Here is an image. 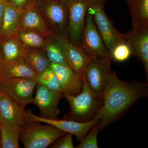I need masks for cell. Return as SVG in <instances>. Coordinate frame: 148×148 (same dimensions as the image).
Here are the masks:
<instances>
[{"instance_id":"cell-32","label":"cell","mask_w":148,"mask_h":148,"mask_svg":"<svg viewBox=\"0 0 148 148\" xmlns=\"http://www.w3.org/2000/svg\"><path fill=\"white\" fill-rule=\"evenodd\" d=\"M92 1H95V2L101 4V5L104 6L106 0H92Z\"/></svg>"},{"instance_id":"cell-29","label":"cell","mask_w":148,"mask_h":148,"mask_svg":"<svg viewBox=\"0 0 148 148\" xmlns=\"http://www.w3.org/2000/svg\"><path fill=\"white\" fill-rule=\"evenodd\" d=\"M7 3L21 11L35 3L36 0H7Z\"/></svg>"},{"instance_id":"cell-11","label":"cell","mask_w":148,"mask_h":148,"mask_svg":"<svg viewBox=\"0 0 148 148\" xmlns=\"http://www.w3.org/2000/svg\"><path fill=\"white\" fill-rule=\"evenodd\" d=\"M35 97L32 104L36 105L40 111V117L47 119H58L61 111L58 105L64 97V93L49 90L42 85L37 84Z\"/></svg>"},{"instance_id":"cell-13","label":"cell","mask_w":148,"mask_h":148,"mask_svg":"<svg viewBox=\"0 0 148 148\" xmlns=\"http://www.w3.org/2000/svg\"><path fill=\"white\" fill-rule=\"evenodd\" d=\"M50 66L58 77L64 94L77 95L81 92L83 78L69 66L51 63Z\"/></svg>"},{"instance_id":"cell-35","label":"cell","mask_w":148,"mask_h":148,"mask_svg":"<svg viewBox=\"0 0 148 148\" xmlns=\"http://www.w3.org/2000/svg\"><path fill=\"white\" fill-rule=\"evenodd\" d=\"M59 1H62L63 2H66L68 0H59Z\"/></svg>"},{"instance_id":"cell-28","label":"cell","mask_w":148,"mask_h":148,"mask_svg":"<svg viewBox=\"0 0 148 148\" xmlns=\"http://www.w3.org/2000/svg\"><path fill=\"white\" fill-rule=\"evenodd\" d=\"M73 135L71 133H66L55 140L49 147L53 148H75L73 143Z\"/></svg>"},{"instance_id":"cell-15","label":"cell","mask_w":148,"mask_h":148,"mask_svg":"<svg viewBox=\"0 0 148 148\" xmlns=\"http://www.w3.org/2000/svg\"><path fill=\"white\" fill-rule=\"evenodd\" d=\"M64 45L69 66L76 73L83 77L91 56L88 55L79 45L71 42L66 37L64 38Z\"/></svg>"},{"instance_id":"cell-17","label":"cell","mask_w":148,"mask_h":148,"mask_svg":"<svg viewBox=\"0 0 148 148\" xmlns=\"http://www.w3.org/2000/svg\"><path fill=\"white\" fill-rule=\"evenodd\" d=\"M131 16L132 30L148 29V0H126Z\"/></svg>"},{"instance_id":"cell-3","label":"cell","mask_w":148,"mask_h":148,"mask_svg":"<svg viewBox=\"0 0 148 148\" xmlns=\"http://www.w3.org/2000/svg\"><path fill=\"white\" fill-rule=\"evenodd\" d=\"M66 133L50 124L28 121L21 127L19 140L25 148H46Z\"/></svg>"},{"instance_id":"cell-34","label":"cell","mask_w":148,"mask_h":148,"mask_svg":"<svg viewBox=\"0 0 148 148\" xmlns=\"http://www.w3.org/2000/svg\"><path fill=\"white\" fill-rule=\"evenodd\" d=\"M0 148H1V135H0Z\"/></svg>"},{"instance_id":"cell-9","label":"cell","mask_w":148,"mask_h":148,"mask_svg":"<svg viewBox=\"0 0 148 148\" xmlns=\"http://www.w3.org/2000/svg\"><path fill=\"white\" fill-rule=\"evenodd\" d=\"M26 113L27 122L38 121L51 125L66 133L75 135L79 142L85 137L92 126L99 123V120L96 118L84 122L64 119H47L34 114L30 109L26 111Z\"/></svg>"},{"instance_id":"cell-26","label":"cell","mask_w":148,"mask_h":148,"mask_svg":"<svg viewBox=\"0 0 148 148\" xmlns=\"http://www.w3.org/2000/svg\"><path fill=\"white\" fill-rule=\"evenodd\" d=\"M37 81L38 84L42 85L49 90L63 93L58 77L50 66L38 75Z\"/></svg>"},{"instance_id":"cell-25","label":"cell","mask_w":148,"mask_h":148,"mask_svg":"<svg viewBox=\"0 0 148 148\" xmlns=\"http://www.w3.org/2000/svg\"><path fill=\"white\" fill-rule=\"evenodd\" d=\"M109 53L111 61L123 62L129 59L132 55V50L125 36L124 39L116 43Z\"/></svg>"},{"instance_id":"cell-10","label":"cell","mask_w":148,"mask_h":148,"mask_svg":"<svg viewBox=\"0 0 148 148\" xmlns=\"http://www.w3.org/2000/svg\"><path fill=\"white\" fill-rule=\"evenodd\" d=\"M79 45L91 56H104L110 58L108 51L95 26L92 14L88 11Z\"/></svg>"},{"instance_id":"cell-1","label":"cell","mask_w":148,"mask_h":148,"mask_svg":"<svg viewBox=\"0 0 148 148\" xmlns=\"http://www.w3.org/2000/svg\"><path fill=\"white\" fill-rule=\"evenodd\" d=\"M148 96L147 84L123 81L112 71L100 98L95 117L99 120L100 132L119 119L138 100Z\"/></svg>"},{"instance_id":"cell-20","label":"cell","mask_w":148,"mask_h":148,"mask_svg":"<svg viewBox=\"0 0 148 148\" xmlns=\"http://www.w3.org/2000/svg\"><path fill=\"white\" fill-rule=\"evenodd\" d=\"M21 12L12 5L6 3L0 40L16 34L20 29Z\"/></svg>"},{"instance_id":"cell-21","label":"cell","mask_w":148,"mask_h":148,"mask_svg":"<svg viewBox=\"0 0 148 148\" xmlns=\"http://www.w3.org/2000/svg\"><path fill=\"white\" fill-rule=\"evenodd\" d=\"M22 58L38 76L49 67L51 64L43 49L25 47Z\"/></svg>"},{"instance_id":"cell-12","label":"cell","mask_w":148,"mask_h":148,"mask_svg":"<svg viewBox=\"0 0 148 148\" xmlns=\"http://www.w3.org/2000/svg\"><path fill=\"white\" fill-rule=\"evenodd\" d=\"M27 122L25 108L0 92V124L24 126Z\"/></svg>"},{"instance_id":"cell-4","label":"cell","mask_w":148,"mask_h":148,"mask_svg":"<svg viewBox=\"0 0 148 148\" xmlns=\"http://www.w3.org/2000/svg\"><path fill=\"white\" fill-rule=\"evenodd\" d=\"M36 4L50 32L66 38L68 25L66 2L59 0H36Z\"/></svg>"},{"instance_id":"cell-31","label":"cell","mask_w":148,"mask_h":148,"mask_svg":"<svg viewBox=\"0 0 148 148\" xmlns=\"http://www.w3.org/2000/svg\"><path fill=\"white\" fill-rule=\"evenodd\" d=\"M5 64V62L3 58L2 53L1 47H0V79H1V76Z\"/></svg>"},{"instance_id":"cell-30","label":"cell","mask_w":148,"mask_h":148,"mask_svg":"<svg viewBox=\"0 0 148 148\" xmlns=\"http://www.w3.org/2000/svg\"><path fill=\"white\" fill-rule=\"evenodd\" d=\"M5 3H0V38H1V32L2 26L3 15Z\"/></svg>"},{"instance_id":"cell-16","label":"cell","mask_w":148,"mask_h":148,"mask_svg":"<svg viewBox=\"0 0 148 148\" xmlns=\"http://www.w3.org/2000/svg\"><path fill=\"white\" fill-rule=\"evenodd\" d=\"M20 29L36 31L46 37L51 33L40 13L36 3L21 11Z\"/></svg>"},{"instance_id":"cell-22","label":"cell","mask_w":148,"mask_h":148,"mask_svg":"<svg viewBox=\"0 0 148 148\" xmlns=\"http://www.w3.org/2000/svg\"><path fill=\"white\" fill-rule=\"evenodd\" d=\"M38 75L23 58L12 63H5L0 82L11 78H25L37 79Z\"/></svg>"},{"instance_id":"cell-24","label":"cell","mask_w":148,"mask_h":148,"mask_svg":"<svg viewBox=\"0 0 148 148\" xmlns=\"http://www.w3.org/2000/svg\"><path fill=\"white\" fill-rule=\"evenodd\" d=\"M16 34L20 41L26 48L43 49L44 47L47 37L39 32L20 29Z\"/></svg>"},{"instance_id":"cell-6","label":"cell","mask_w":148,"mask_h":148,"mask_svg":"<svg viewBox=\"0 0 148 148\" xmlns=\"http://www.w3.org/2000/svg\"><path fill=\"white\" fill-rule=\"evenodd\" d=\"M37 79L25 78H11L0 82V90L16 104L25 108L32 104Z\"/></svg>"},{"instance_id":"cell-23","label":"cell","mask_w":148,"mask_h":148,"mask_svg":"<svg viewBox=\"0 0 148 148\" xmlns=\"http://www.w3.org/2000/svg\"><path fill=\"white\" fill-rule=\"evenodd\" d=\"M21 127L0 124L1 148H21L18 141Z\"/></svg>"},{"instance_id":"cell-8","label":"cell","mask_w":148,"mask_h":148,"mask_svg":"<svg viewBox=\"0 0 148 148\" xmlns=\"http://www.w3.org/2000/svg\"><path fill=\"white\" fill-rule=\"evenodd\" d=\"M90 1L68 0L66 2L68 10L66 38L74 43L79 45Z\"/></svg>"},{"instance_id":"cell-27","label":"cell","mask_w":148,"mask_h":148,"mask_svg":"<svg viewBox=\"0 0 148 148\" xmlns=\"http://www.w3.org/2000/svg\"><path fill=\"white\" fill-rule=\"evenodd\" d=\"M98 123L92 126L89 130V133L87 134L83 139L80 142L79 144L76 148H98V135L100 132Z\"/></svg>"},{"instance_id":"cell-7","label":"cell","mask_w":148,"mask_h":148,"mask_svg":"<svg viewBox=\"0 0 148 148\" xmlns=\"http://www.w3.org/2000/svg\"><path fill=\"white\" fill-rule=\"evenodd\" d=\"M88 12L92 14L95 26L108 52L116 43L124 39L125 35L116 29L105 12L104 6L91 0Z\"/></svg>"},{"instance_id":"cell-18","label":"cell","mask_w":148,"mask_h":148,"mask_svg":"<svg viewBox=\"0 0 148 148\" xmlns=\"http://www.w3.org/2000/svg\"><path fill=\"white\" fill-rule=\"evenodd\" d=\"M64 38L52 32L47 37L43 49L51 63L69 66L64 51Z\"/></svg>"},{"instance_id":"cell-2","label":"cell","mask_w":148,"mask_h":148,"mask_svg":"<svg viewBox=\"0 0 148 148\" xmlns=\"http://www.w3.org/2000/svg\"><path fill=\"white\" fill-rule=\"evenodd\" d=\"M83 82L82 90L77 95L64 94L70 105V110L62 119L84 122L95 118L100 100L92 94L84 78Z\"/></svg>"},{"instance_id":"cell-14","label":"cell","mask_w":148,"mask_h":148,"mask_svg":"<svg viewBox=\"0 0 148 148\" xmlns=\"http://www.w3.org/2000/svg\"><path fill=\"white\" fill-rule=\"evenodd\" d=\"M125 34L131 48L132 55L143 64L146 74V80L148 82V29L141 31L132 30Z\"/></svg>"},{"instance_id":"cell-19","label":"cell","mask_w":148,"mask_h":148,"mask_svg":"<svg viewBox=\"0 0 148 148\" xmlns=\"http://www.w3.org/2000/svg\"><path fill=\"white\" fill-rule=\"evenodd\" d=\"M0 47L5 63L14 62L22 58L25 47L17 34L0 40Z\"/></svg>"},{"instance_id":"cell-5","label":"cell","mask_w":148,"mask_h":148,"mask_svg":"<svg viewBox=\"0 0 148 148\" xmlns=\"http://www.w3.org/2000/svg\"><path fill=\"white\" fill-rule=\"evenodd\" d=\"M111 62L107 56H91L83 77L92 94L99 100L112 73Z\"/></svg>"},{"instance_id":"cell-33","label":"cell","mask_w":148,"mask_h":148,"mask_svg":"<svg viewBox=\"0 0 148 148\" xmlns=\"http://www.w3.org/2000/svg\"><path fill=\"white\" fill-rule=\"evenodd\" d=\"M7 3V0H0V3Z\"/></svg>"}]
</instances>
